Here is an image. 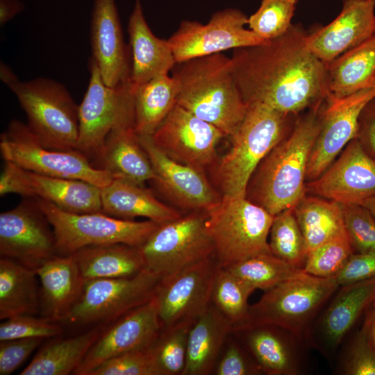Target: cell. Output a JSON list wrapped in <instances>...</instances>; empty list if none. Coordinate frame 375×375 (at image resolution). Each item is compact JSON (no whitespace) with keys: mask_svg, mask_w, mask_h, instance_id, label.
<instances>
[{"mask_svg":"<svg viewBox=\"0 0 375 375\" xmlns=\"http://www.w3.org/2000/svg\"><path fill=\"white\" fill-rule=\"evenodd\" d=\"M156 174L158 189L182 208L207 211L222 199L203 171L176 161L158 148L151 135H138Z\"/></svg>","mask_w":375,"mask_h":375,"instance_id":"21","label":"cell"},{"mask_svg":"<svg viewBox=\"0 0 375 375\" xmlns=\"http://www.w3.org/2000/svg\"><path fill=\"white\" fill-rule=\"evenodd\" d=\"M72 255L86 281L131 277L145 269L140 247L124 243L89 246Z\"/></svg>","mask_w":375,"mask_h":375,"instance_id":"30","label":"cell"},{"mask_svg":"<svg viewBox=\"0 0 375 375\" xmlns=\"http://www.w3.org/2000/svg\"><path fill=\"white\" fill-rule=\"evenodd\" d=\"M92 58L103 82H131V53L123 39L116 0H94L90 20Z\"/></svg>","mask_w":375,"mask_h":375,"instance_id":"23","label":"cell"},{"mask_svg":"<svg viewBox=\"0 0 375 375\" xmlns=\"http://www.w3.org/2000/svg\"><path fill=\"white\" fill-rule=\"evenodd\" d=\"M253 290H267L287 280L298 270L271 253L258 254L226 267Z\"/></svg>","mask_w":375,"mask_h":375,"instance_id":"38","label":"cell"},{"mask_svg":"<svg viewBox=\"0 0 375 375\" xmlns=\"http://www.w3.org/2000/svg\"><path fill=\"white\" fill-rule=\"evenodd\" d=\"M39 279L34 269L0 259V319L40 313Z\"/></svg>","mask_w":375,"mask_h":375,"instance_id":"34","label":"cell"},{"mask_svg":"<svg viewBox=\"0 0 375 375\" xmlns=\"http://www.w3.org/2000/svg\"><path fill=\"white\" fill-rule=\"evenodd\" d=\"M162 330L156 300L131 310L103 327L73 374L88 375L105 361L122 353L149 348Z\"/></svg>","mask_w":375,"mask_h":375,"instance_id":"20","label":"cell"},{"mask_svg":"<svg viewBox=\"0 0 375 375\" xmlns=\"http://www.w3.org/2000/svg\"><path fill=\"white\" fill-rule=\"evenodd\" d=\"M89 70L88 85L78 105L79 133L76 149L98 168L110 131L134 126L133 87L131 82L114 87L107 85L92 58Z\"/></svg>","mask_w":375,"mask_h":375,"instance_id":"8","label":"cell"},{"mask_svg":"<svg viewBox=\"0 0 375 375\" xmlns=\"http://www.w3.org/2000/svg\"><path fill=\"white\" fill-rule=\"evenodd\" d=\"M254 290L224 267H219L213 283L211 303L238 331L247 319L248 299Z\"/></svg>","mask_w":375,"mask_h":375,"instance_id":"37","label":"cell"},{"mask_svg":"<svg viewBox=\"0 0 375 375\" xmlns=\"http://www.w3.org/2000/svg\"><path fill=\"white\" fill-rule=\"evenodd\" d=\"M26 113L27 126L46 147L76 149L79 133L78 105L62 83L48 78L19 79L7 86Z\"/></svg>","mask_w":375,"mask_h":375,"instance_id":"7","label":"cell"},{"mask_svg":"<svg viewBox=\"0 0 375 375\" xmlns=\"http://www.w3.org/2000/svg\"><path fill=\"white\" fill-rule=\"evenodd\" d=\"M217 375H251L260 373L253 358L235 341H230L215 367Z\"/></svg>","mask_w":375,"mask_h":375,"instance_id":"47","label":"cell"},{"mask_svg":"<svg viewBox=\"0 0 375 375\" xmlns=\"http://www.w3.org/2000/svg\"><path fill=\"white\" fill-rule=\"evenodd\" d=\"M40 284V317L64 322L78 301L86 280L72 254L56 255L36 269Z\"/></svg>","mask_w":375,"mask_h":375,"instance_id":"24","label":"cell"},{"mask_svg":"<svg viewBox=\"0 0 375 375\" xmlns=\"http://www.w3.org/2000/svg\"><path fill=\"white\" fill-rule=\"evenodd\" d=\"M99 169L112 179L122 180L143 186L156 178L149 158L142 147L134 126L112 130L105 141Z\"/></svg>","mask_w":375,"mask_h":375,"instance_id":"26","label":"cell"},{"mask_svg":"<svg viewBox=\"0 0 375 375\" xmlns=\"http://www.w3.org/2000/svg\"><path fill=\"white\" fill-rule=\"evenodd\" d=\"M160 278L145 268L131 277L87 280L78 301L63 323L105 326L149 301Z\"/></svg>","mask_w":375,"mask_h":375,"instance_id":"12","label":"cell"},{"mask_svg":"<svg viewBox=\"0 0 375 375\" xmlns=\"http://www.w3.org/2000/svg\"><path fill=\"white\" fill-rule=\"evenodd\" d=\"M346 233L353 252L375 253V218L360 204L342 205Z\"/></svg>","mask_w":375,"mask_h":375,"instance_id":"43","label":"cell"},{"mask_svg":"<svg viewBox=\"0 0 375 375\" xmlns=\"http://www.w3.org/2000/svg\"><path fill=\"white\" fill-rule=\"evenodd\" d=\"M374 98L373 88L341 98L327 95L322 106L320 128L308 160L306 181L319 176L357 137L361 111Z\"/></svg>","mask_w":375,"mask_h":375,"instance_id":"17","label":"cell"},{"mask_svg":"<svg viewBox=\"0 0 375 375\" xmlns=\"http://www.w3.org/2000/svg\"><path fill=\"white\" fill-rule=\"evenodd\" d=\"M375 34V0H342L340 14L306 37L309 50L326 66Z\"/></svg>","mask_w":375,"mask_h":375,"instance_id":"22","label":"cell"},{"mask_svg":"<svg viewBox=\"0 0 375 375\" xmlns=\"http://www.w3.org/2000/svg\"><path fill=\"white\" fill-rule=\"evenodd\" d=\"M151 136L171 158L203 171L215 163L217 145L226 135L176 104Z\"/></svg>","mask_w":375,"mask_h":375,"instance_id":"18","label":"cell"},{"mask_svg":"<svg viewBox=\"0 0 375 375\" xmlns=\"http://www.w3.org/2000/svg\"><path fill=\"white\" fill-rule=\"evenodd\" d=\"M176 104L231 137L248 109L233 76L231 58L222 53L176 63Z\"/></svg>","mask_w":375,"mask_h":375,"instance_id":"3","label":"cell"},{"mask_svg":"<svg viewBox=\"0 0 375 375\" xmlns=\"http://www.w3.org/2000/svg\"><path fill=\"white\" fill-rule=\"evenodd\" d=\"M193 323L162 328L149 349L157 375H182L189 331Z\"/></svg>","mask_w":375,"mask_h":375,"instance_id":"40","label":"cell"},{"mask_svg":"<svg viewBox=\"0 0 375 375\" xmlns=\"http://www.w3.org/2000/svg\"><path fill=\"white\" fill-rule=\"evenodd\" d=\"M25 9L21 0H0V24L4 25Z\"/></svg>","mask_w":375,"mask_h":375,"instance_id":"51","label":"cell"},{"mask_svg":"<svg viewBox=\"0 0 375 375\" xmlns=\"http://www.w3.org/2000/svg\"><path fill=\"white\" fill-rule=\"evenodd\" d=\"M299 0H262L258 9L248 18L249 28L265 41L276 38L292 25Z\"/></svg>","mask_w":375,"mask_h":375,"instance_id":"41","label":"cell"},{"mask_svg":"<svg viewBox=\"0 0 375 375\" xmlns=\"http://www.w3.org/2000/svg\"><path fill=\"white\" fill-rule=\"evenodd\" d=\"M149 347L113 357L92 369L88 375H157Z\"/></svg>","mask_w":375,"mask_h":375,"instance_id":"45","label":"cell"},{"mask_svg":"<svg viewBox=\"0 0 375 375\" xmlns=\"http://www.w3.org/2000/svg\"><path fill=\"white\" fill-rule=\"evenodd\" d=\"M42 338L0 341V375H10L44 340Z\"/></svg>","mask_w":375,"mask_h":375,"instance_id":"48","label":"cell"},{"mask_svg":"<svg viewBox=\"0 0 375 375\" xmlns=\"http://www.w3.org/2000/svg\"><path fill=\"white\" fill-rule=\"evenodd\" d=\"M283 331L275 326L262 325L238 331L244 333L246 348L261 372L269 375L298 373L293 346Z\"/></svg>","mask_w":375,"mask_h":375,"instance_id":"32","label":"cell"},{"mask_svg":"<svg viewBox=\"0 0 375 375\" xmlns=\"http://www.w3.org/2000/svg\"><path fill=\"white\" fill-rule=\"evenodd\" d=\"M131 83L133 86L169 74L176 60L168 40L156 37L144 15L141 0H135L128 24Z\"/></svg>","mask_w":375,"mask_h":375,"instance_id":"25","label":"cell"},{"mask_svg":"<svg viewBox=\"0 0 375 375\" xmlns=\"http://www.w3.org/2000/svg\"><path fill=\"white\" fill-rule=\"evenodd\" d=\"M356 138L363 149L375 158V98L361 111Z\"/></svg>","mask_w":375,"mask_h":375,"instance_id":"50","label":"cell"},{"mask_svg":"<svg viewBox=\"0 0 375 375\" xmlns=\"http://www.w3.org/2000/svg\"><path fill=\"white\" fill-rule=\"evenodd\" d=\"M338 287L334 277H317L299 269L250 306L247 319L238 331L271 325L299 337Z\"/></svg>","mask_w":375,"mask_h":375,"instance_id":"5","label":"cell"},{"mask_svg":"<svg viewBox=\"0 0 375 375\" xmlns=\"http://www.w3.org/2000/svg\"><path fill=\"white\" fill-rule=\"evenodd\" d=\"M231 333V324L211 303L190 327L182 375H208L213 372Z\"/></svg>","mask_w":375,"mask_h":375,"instance_id":"28","label":"cell"},{"mask_svg":"<svg viewBox=\"0 0 375 375\" xmlns=\"http://www.w3.org/2000/svg\"><path fill=\"white\" fill-rule=\"evenodd\" d=\"M8 194L44 199L69 212H102L99 187L81 180L40 174L5 161L0 195Z\"/></svg>","mask_w":375,"mask_h":375,"instance_id":"16","label":"cell"},{"mask_svg":"<svg viewBox=\"0 0 375 375\" xmlns=\"http://www.w3.org/2000/svg\"><path fill=\"white\" fill-rule=\"evenodd\" d=\"M206 219L197 210L160 224L140 247L145 268L162 277L214 255Z\"/></svg>","mask_w":375,"mask_h":375,"instance_id":"11","label":"cell"},{"mask_svg":"<svg viewBox=\"0 0 375 375\" xmlns=\"http://www.w3.org/2000/svg\"><path fill=\"white\" fill-rule=\"evenodd\" d=\"M340 287L323 313L320 324L324 344L330 349L342 342L375 299V277Z\"/></svg>","mask_w":375,"mask_h":375,"instance_id":"29","label":"cell"},{"mask_svg":"<svg viewBox=\"0 0 375 375\" xmlns=\"http://www.w3.org/2000/svg\"><path fill=\"white\" fill-rule=\"evenodd\" d=\"M297 118L262 103L248 104L242 123L230 137L231 148L215 165L214 177L222 196L245 197L253 172L290 133Z\"/></svg>","mask_w":375,"mask_h":375,"instance_id":"4","label":"cell"},{"mask_svg":"<svg viewBox=\"0 0 375 375\" xmlns=\"http://www.w3.org/2000/svg\"><path fill=\"white\" fill-rule=\"evenodd\" d=\"M362 330L375 351V310L372 308L367 312Z\"/></svg>","mask_w":375,"mask_h":375,"instance_id":"52","label":"cell"},{"mask_svg":"<svg viewBox=\"0 0 375 375\" xmlns=\"http://www.w3.org/2000/svg\"><path fill=\"white\" fill-rule=\"evenodd\" d=\"M306 193L342 205L360 204L375 196V158L356 138L319 176L306 183Z\"/></svg>","mask_w":375,"mask_h":375,"instance_id":"19","label":"cell"},{"mask_svg":"<svg viewBox=\"0 0 375 375\" xmlns=\"http://www.w3.org/2000/svg\"><path fill=\"white\" fill-rule=\"evenodd\" d=\"M103 326L79 335L51 340L36 353L20 375H67L74 374L99 338Z\"/></svg>","mask_w":375,"mask_h":375,"instance_id":"33","label":"cell"},{"mask_svg":"<svg viewBox=\"0 0 375 375\" xmlns=\"http://www.w3.org/2000/svg\"><path fill=\"white\" fill-rule=\"evenodd\" d=\"M206 226L220 267L271 253L268 238L274 216L246 197L222 196L206 211Z\"/></svg>","mask_w":375,"mask_h":375,"instance_id":"6","label":"cell"},{"mask_svg":"<svg viewBox=\"0 0 375 375\" xmlns=\"http://www.w3.org/2000/svg\"><path fill=\"white\" fill-rule=\"evenodd\" d=\"M269 237V249L274 255L297 269L303 268L308 253L294 208L274 216Z\"/></svg>","mask_w":375,"mask_h":375,"instance_id":"39","label":"cell"},{"mask_svg":"<svg viewBox=\"0 0 375 375\" xmlns=\"http://www.w3.org/2000/svg\"><path fill=\"white\" fill-rule=\"evenodd\" d=\"M133 87L135 131L138 135H152L176 104L177 82L167 74Z\"/></svg>","mask_w":375,"mask_h":375,"instance_id":"36","label":"cell"},{"mask_svg":"<svg viewBox=\"0 0 375 375\" xmlns=\"http://www.w3.org/2000/svg\"><path fill=\"white\" fill-rule=\"evenodd\" d=\"M328 94L345 97L372 88L375 81V34L326 66Z\"/></svg>","mask_w":375,"mask_h":375,"instance_id":"31","label":"cell"},{"mask_svg":"<svg viewBox=\"0 0 375 375\" xmlns=\"http://www.w3.org/2000/svg\"><path fill=\"white\" fill-rule=\"evenodd\" d=\"M342 371L347 375H375V351L362 329L349 348Z\"/></svg>","mask_w":375,"mask_h":375,"instance_id":"46","label":"cell"},{"mask_svg":"<svg viewBox=\"0 0 375 375\" xmlns=\"http://www.w3.org/2000/svg\"><path fill=\"white\" fill-rule=\"evenodd\" d=\"M0 151L4 161L40 174L81 180L100 188L112 180L76 149L62 151L44 147L27 124L18 119L11 120L1 134Z\"/></svg>","mask_w":375,"mask_h":375,"instance_id":"10","label":"cell"},{"mask_svg":"<svg viewBox=\"0 0 375 375\" xmlns=\"http://www.w3.org/2000/svg\"><path fill=\"white\" fill-rule=\"evenodd\" d=\"M247 15L237 8L214 13L206 24L184 20L168 39L176 63L264 43L251 30Z\"/></svg>","mask_w":375,"mask_h":375,"instance_id":"15","label":"cell"},{"mask_svg":"<svg viewBox=\"0 0 375 375\" xmlns=\"http://www.w3.org/2000/svg\"><path fill=\"white\" fill-rule=\"evenodd\" d=\"M50 222L58 255L67 256L89 246L124 243L142 246L160 225L154 222L116 218L102 212L74 213L35 198Z\"/></svg>","mask_w":375,"mask_h":375,"instance_id":"9","label":"cell"},{"mask_svg":"<svg viewBox=\"0 0 375 375\" xmlns=\"http://www.w3.org/2000/svg\"><path fill=\"white\" fill-rule=\"evenodd\" d=\"M219 267L214 254L160 278L154 297L162 328L194 323L208 308Z\"/></svg>","mask_w":375,"mask_h":375,"instance_id":"13","label":"cell"},{"mask_svg":"<svg viewBox=\"0 0 375 375\" xmlns=\"http://www.w3.org/2000/svg\"><path fill=\"white\" fill-rule=\"evenodd\" d=\"M372 88L375 90V81H374V82L373 83Z\"/></svg>","mask_w":375,"mask_h":375,"instance_id":"56","label":"cell"},{"mask_svg":"<svg viewBox=\"0 0 375 375\" xmlns=\"http://www.w3.org/2000/svg\"><path fill=\"white\" fill-rule=\"evenodd\" d=\"M297 24L262 44L233 49L232 69L247 103L297 115L320 106L328 94L326 65L308 48Z\"/></svg>","mask_w":375,"mask_h":375,"instance_id":"1","label":"cell"},{"mask_svg":"<svg viewBox=\"0 0 375 375\" xmlns=\"http://www.w3.org/2000/svg\"><path fill=\"white\" fill-rule=\"evenodd\" d=\"M0 76L1 81L6 86H8L18 79L13 71L3 62H1L0 65Z\"/></svg>","mask_w":375,"mask_h":375,"instance_id":"53","label":"cell"},{"mask_svg":"<svg viewBox=\"0 0 375 375\" xmlns=\"http://www.w3.org/2000/svg\"><path fill=\"white\" fill-rule=\"evenodd\" d=\"M360 205L366 208L375 218V196L364 200Z\"/></svg>","mask_w":375,"mask_h":375,"instance_id":"54","label":"cell"},{"mask_svg":"<svg viewBox=\"0 0 375 375\" xmlns=\"http://www.w3.org/2000/svg\"><path fill=\"white\" fill-rule=\"evenodd\" d=\"M372 308L375 310V299L374 300V301L372 302Z\"/></svg>","mask_w":375,"mask_h":375,"instance_id":"55","label":"cell"},{"mask_svg":"<svg viewBox=\"0 0 375 375\" xmlns=\"http://www.w3.org/2000/svg\"><path fill=\"white\" fill-rule=\"evenodd\" d=\"M324 102L297 118L290 133L262 159L249 181L245 197L274 216L294 208L306 194L308 164Z\"/></svg>","mask_w":375,"mask_h":375,"instance_id":"2","label":"cell"},{"mask_svg":"<svg viewBox=\"0 0 375 375\" xmlns=\"http://www.w3.org/2000/svg\"><path fill=\"white\" fill-rule=\"evenodd\" d=\"M353 253L352 246L345 231L310 251L307 256L303 269L317 277H334Z\"/></svg>","mask_w":375,"mask_h":375,"instance_id":"42","label":"cell"},{"mask_svg":"<svg viewBox=\"0 0 375 375\" xmlns=\"http://www.w3.org/2000/svg\"><path fill=\"white\" fill-rule=\"evenodd\" d=\"M56 255L53 228L35 198L1 212V258L35 270Z\"/></svg>","mask_w":375,"mask_h":375,"instance_id":"14","label":"cell"},{"mask_svg":"<svg viewBox=\"0 0 375 375\" xmlns=\"http://www.w3.org/2000/svg\"><path fill=\"white\" fill-rule=\"evenodd\" d=\"M0 324V341L28 338H53L60 335L62 327L42 317L22 315L5 319Z\"/></svg>","mask_w":375,"mask_h":375,"instance_id":"44","label":"cell"},{"mask_svg":"<svg viewBox=\"0 0 375 375\" xmlns=\"http://www.w3.org/2000/svg\"><path fill=\"white\" fill-rule=\"evenodd\" d=\"M375 277V253H353L334 276L339 287Z\"/></svg>","mask_w":375,"mask_h":375,"instance_id":"49","label":"cell"},{"mask_svg":"<svg viewBox=\"0 0 375 375\" xmlns=\"http://www.w3.org/2000/svg\"><path fill=\"white\" fill-rule=\"evenodd\" d=\"M308 254L345 231L342 205L305 194L294 207Z\"/></svg>","mask_w":375,"mask_h":375,"instance_id":"35","label":"cell"},{"mask_svg":"<svg viewBox=\"0 0 375 375\" xmlns=\"http://www.w3.org/2000/svg\"><path fill=\"white\" fill-rule=\"evenodd\" d=\"M101 201L102 212L122 219L144 217L162 224L181 216L143 186L122 180L112 179L101 188Z\"/></svg>","mask_w":375,"mask_h":375,"instance_id":"27","label":"cell"}]
</instances>
